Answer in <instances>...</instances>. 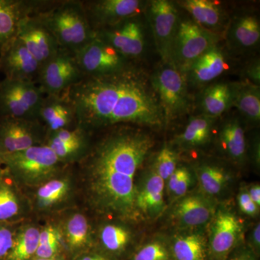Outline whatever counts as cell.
Wrapping results in <instances>:
<instances>
[{"instance_id": "1", "label": "cell", "mask_w": 260, "mask_h": 260, "mask_svg": "<svg viewBox=\"0 0 260 260\" xmlns=\"http://www.w3.org/2000/svg\"><path fill=\"white\" fill-rule=\"evenodd\" d=\"M153 145L151 136L126 125L113 126L90 145L80 160L94 209L126 221L142 218L137 207L136 176Z\"/></svg>"}, {"instance_id": "2", "label": "cell", "mask_w": 260, "mask_h": 260, "mask_svg": "<svg viewBox=\"0 0 260 260\" xmlns=\"http://www.w3.org/2000/svg\"><path fill=\"white\" fill-rule=\"evenodd\" d=\"M64 94L76 126L88 133L129 124L159 127L165 121L150 80L130 61L109 74L84 76Z\"/></svg>"}, {"instance_id": "3", "label": "cell", "mask_w": 260, "mask_h": 260, "mask_svg": "<svg viewBox=\"0 0 260 260\" xmlns=\"http://www.w3.org/2000/svg\"><path fill=\"white\" fill-rule=\"evenodd\" d=\"M32 13L49 29L61 49L75 53L95 37L82 1H40Z\"/></svg>"}, {"instance_id": "4", "label": "cell", "mask_w": 260, "mask_h": 260, "mask_svg": "<svg viewBox=\"0 0 260 260\" xmlns=\"http://www.w3.org/2000/svg\"><path fill=\"white\" fill-rule=\"evenodd\" d=\"M62 164L47 145H36L16 153L5 154L2 165L20 184L39 186L56 177Z\"/></svg>"}, {"instance_id": "5", "label": "cell", "mask_w": 260, "mask_h": 260, "mask_svg": "<svg viewBox=\"0 0 260 260\" xmlns=\"http://www.w3.org/2000/svg\"><path fill=\"white\" fill-rule=\"evenodd\" d=\"M44 95L35 82L5 78L0 81V118L37 119Z\"/></svg>"}, {"instance_id": "6", "label": "cell", "mask_w": 260, "mask_h": 260, "mask_svg": "<svg viewBox=\"0 0 260 260\" xmlns=\"http://www.w3.org/2000/svg\"><path fill=\"white\" fill-rule=\"evenodd\" d=\"M218 37L191 20L180 21L173 44L172 64L183 73L198 58L216 47Z\"/></svg>"}, {"instance_id": "7", "label": "cell", "mask_w": 260, "mask_h": 260, "mask_svg": "<svg viewBox=\"0 0 260 260\" xmlns=\"http://www.w3.org/2000/svg\"><path fill=\"white\" fill-rule=\"evenodd\" d=\"M83 77L74 53L59 48L55 55L41 66L37 84L45 95H59Z\"/></svg>"}, {"instance_id": "8", "label": "cell", "mask_w": 260, "mask_h": 260, "mask_svg": "<svg viewBox=\"0 0 260 260\" xmlns=\"http://www.w3.org/2000/svg\"><path fill=\"white\" fill-rule=\"evenodd\" d=\"M150 83L166 119H174L185 112L188 107L187 83L182 72L167 64L155 72Z\"/></svg>"}, {"instance_id": "9", "label": "cell", "mask_w": 260, "mask_h": 260, "mask_svg": "<svg viewBox=\"0 0 260 260\" xmlns=\"http://www.w3.org/2000/svg\"><path fill=\"white\" fill-rule=\"evenodd\" d=\"M74 54L84 76L109 74L121 70L129 62V59L96 34Z\"/></svg>"}, {"instance_id": "10", "label": "cell", "mask_w": 260, "mask_h": 260, "mask_svg": "<svg viewBox=\"0 0 260 260\" xmlns=\"http://www.w3.org/2000/svg\"><path fill=\"white\" fill-rule=\"evenodd\" d=\"M47 135L37 119L0 118V149L3 155L44 145Z\"/></svg>"}, {"instance_id": "11", "label": "cell", "mask_w": 260, "mask_h": 260, "mask_svg": "<svg viewBox=\"0 0 260 260\" xmlns=\"http://www.w3.org/2000/svg\"><path fill=\"white\" fill-rule=\"evenodd\" d=\"M148 16L155 46L165 64H172L173 44L179 28V13L175 5L168 0H153Z\"/></svg>"}, {"instance_id": "12", "label": "cell", "mask_w": 260, "mask_h": 260, "mask_svg": "<svg viewBox=\"0 0 260 260\" xmlns=\"http://www.w3.org/2000/svg\"><path fill=\"white\" fill-rule=\"evenodd\" d=\"M88 23L94 32L115 26L135 18L145 9L140 0H97L82 1Z\"/></svg>"}, {"instance_id": "13", "label": "cell", "mask_w": 260, "mask_h": 260, "mask_svg": "<svg viewBox=\"0 0 260 260\" xmlns=\"http://www.w3.org/2000/svg\"><path fill=\"white\" fill-rule=\"evenodd\" d=\"M16 37L41 66L55 55L59 49L55 38L34 13L20 21Z\"/></svg>"}, {"instance_id": "14", "label": "cell", "mask_w": 260, "mask_h": 260, "mask_svg": "<svg viewBox=\"0 0 260 260\" xmlns=\"http://www.w3.org/2000/svg\"><path fill=\"white\" fill-rule=\"evenodd\" d=\"M41 65L15 37L0 49V72L8 79L37 83Z\"/></svg>"}, {"instance_id": "15", "label": "cell", "mask_w": 260, "mask_h": 260, "mask_svg": "<svg viewBox=\"0 0 260 260\" xmlns=\"http://www.w3.org/2000/svg\"><path fill=\"white\" fill-rule=\"evenodd\" d=\"M242 233V223L237 217L230 212H219L214 218L208 246L213 260H226L239 244Z\"/></svg>"}, {"instance_id": "16", "label": "cell", "mask_w": 260, "mask_h": 260, "mask_svg": "<svg viewBox=\"0 0 260 260\" xmlns=\"http://www.w3.org/2000/svg\"><path fill=\"white\" fill-rule=\"evenodd\" d=\"M135 18L95 32L129 60L141 55L145 48L143 28Z\"/></svg>"}, {"instance_id": "17", "label": "cell", "mask_w": 260, "mask_h": 260, "mask_svg": "<svg viewBox=\"0 0 260 260\" xmlns=\"http://www.w3.org/2000/svg\"><path fill=\"white\" fill-rule=\"evenodd\" d=\"M37 119L45 128L47 138L59 130L76 126L74 109L64 93L44 95Z\"/></svg>"}, {"instance_id": "18", "label": "cell", "mask_w": 260, "mask_h": 260, "mask_svg": "<svg viewBox=\"0 0 260 260\" xmlns=\"http://www.w3.org/2000/svg\"><path fill=\"white\" fill-rule=\"evenodd\" d=\"M90 133L75 126L59 130L49 135L45 144L61 162L81 159L90 147Z\"/></svg>"}, {"instance_id": "19", "label": "cell", "mask_w": 260, "mask_h": 260, "mask_svg": "<svg viewBox=\"0 0 260 260\" xmlns=\"http://www.w3.org/2000/svg\"><path fill=\"white\" fill-rule=\"evenodd\" d=\"M39 3L0 0V49L16 37L20 21L37 10Z\"/></svg>"}, {"instance_id": "20", "label": "cell", "mask_w": 260, "mask_h": 260, "mask_svg": "<svg viewBox=\"0 0 260 260\" xmlns=\"http://www.w3.org/2000/svg\"><path fill=\"white\" fill-rule=\"evenodd\" d=\"M165 181L159 177L154 169L145 177L138 187L137 207L142 218H156L164 208Z\"/></svg>"}, {"instance_id": "21", "label": "cell", "mask_w": 260, "mask_h": 260, "mask_svg": "<svg viewBox=\"0 0 260 260\" xmlns=\"http://www.w3.org/2000/svg\"><path fill=\"white\" fill-rule=\"evenodd\" d=\"M213 211V205L204 197L191 195L178 203L174 214L183 226L197 227L208 223Z\"/></svg>"}, {"instance_id": "22", "label": "cell", "mask_w": 260, "mask_h": 260, "mask_svg": "<svg viewBox=\"0 0 260 260\" xmlns=\"http://www.w3.org/2000/svg\"><path fill=\"white\" fill-rule=\"evenodd\" d=\"M61 236L64 238L68 250L80 254L87 250L91 244V229L88 219L80 213L70 215L63 223Z\"/></svg>"}, {"instance_id": "23", "label": "cell", "mask_w": 260, "mask_h": 260, "mask_svg": "<svg viewBox=\"0 0 260 260\" xmlns=\"http://www.w3.org/2000/svg\"><path fill=\"white\" fill-rule=\"evenodd\" d=\"M225 65L223 52L215 47L194 61L185 73L193 83L203 85L220 76L225 70Z\"/></svg>"}, {"instance_id": "24", "label": "cell", "mask_w": 260, "mask_h": 260, "mask_svg": "<svg viewBox=\"0 0 260 260\" xmlns=\"http://www.w3.org/2000/svg\"><path fill=\"white\" fill-rule=\"evenodd\" d=\"M181 8L191 15L195 23L214 34L221 27L223 10L218 4L209 0H184L178 2Z\"/></svg>"}, {"instance_id": "25", "label": "cell", "mask_w": 260, "mask_h": 260, "mask_svg": "<svg viewBox=\"0 0 260 260\" xmlns=\"http://www.w3.org/2000/svg\"><path fill=\"white\" fill-rule=\"evenodd\" d=\"M222 151L233 161L242 162L246 155L245 135L240 121L229 119L224 123L218 135Z\"/></svg>"}, {"instance_id": "26", "label": "cell", "mask_w": 260, "mask_h": 260, "mask_svg": "<svg viewBox=\"0 0 260 260\" xmlns=\"http://www.w3.org/2000/svg\"><path fill=\"white\" fill-rule=\"evenodd\" d=\"M232 90V106H234L244 117L252 122L260 120V90L259 85L251 83L234 84Z\"/></svg>"}, {"instance_id": "27", "label": "cell", "mask_w": 260, "mask_h": 260, "mask_svg": "<svg viewBox=\"0 0 260 260\" xmlns=\"http://www.w3.org/2000/svg\"><path fill=\"white\" fill-rule=\"evenodd\" d=\"M229 42L241 49H250L259 42L260 25L254 15H244L233 21L229 30Z\"/></svg>"}, {"instance_id": "28", "label": "cell", "mask_w": 260, "mask_h": 260, "mask_svg": "<svg viewBox=\"0 0 260 260\" xmlns=\"http://www.w3.org/2000/svg\"><path fill=\"white\" fill-rule=\"evenodd\" d=\"M36 202L40 210H50L61 204L71 192V181L68 178L54 177L38 186Z\"/></svg>"}, {"instance_id": "29", "label": "cell", "mask_w": 260, "mask_h": 260, "mask_svg": "<svg viewBox=\"0 0 260 260\" xmlns=\"http://www.w3.org/2000/svg\"><path fill=\"white\" fill-rule=\"evenodd\" d=\"M232 106V90L231 85L218 83L208 87L201 99L203 115L215 118L222 115Z\"/></svg>"}, {"instance_id": "30", "label": "cell", "mask_w": 260, "mask_h": 260, "mask_svg": "<svg viewBox=\"0 0 260 260\" xmlns=\"http://www.w3.org/2000/svg\"><path fill=\"white\" fill-rule=\"evenodd\" d=\"M99 240L106 255L113 258L125 251L131 242V234L123 225L106 224L99 230Z\"/></svg>"}, {"instance_id": "31", "label": "cell", "mask_w": 260, "mask_h": 260, "mask_svg": "<svg viewBox=\"0 0 260 260\" xmlns=\"http://www.w3.org/2000/svg\"><path fill=\"white\" fill-rule=\"evenodd\" d=\"M172 255L176 260H208L204 237L199 234L177 237L173 244Z\"/></svg>"}, {"instance_id": "32", "label": "cell", "mask_w": 260, "mask_h": 260, "mask_svg": "<svg viewBox=\"0 0 260 260\" xmlns=\"http://www.w3.org/2000/svg\"><path fill=\"white\" fill-rule=\"evenodd\" d=\"M40 229L34 225L23 228L15 235L14 244L6 260H31L39 244Z\"/></svg>"}, {"instance_id": "33", "label": "cell", "mask_w": 260, "mask_h": 260, "mask_svg": "<svg viewBox=\"0 0 260 260\" xmlns=\"http://www.w3.org/2000/svg\"><path fill=\"white\" fill-rule=\"evenodd\" d=\"M214 119L203 114L192 118L179 137L181 144L192 148L205 144L211 134Z\"/></svg>"}, {"instance_id": "34", "label": "cell", "mask_w": 260, "mask_h": 260, "mask_svg": "<svg viewBox=\"0 0 260 260\" xmlns=\"http://www.w3.org/2000/svg\"><path fill=\"white\" fill-rule=\"evenodd\" d=\"M198 177L203 190L211 196L220 194L227 185L229 179L223 169L211 165L200 167Z\"/></svg>"}, {"instance_id": "35", "label": "cell", "mask_w": 260, "mask_h": 260, "mask_svg": "<svg viewBox=\"0 0 260 260\" xmlns=\"http://www.w3.org/2000/svg\"><path fill=\"white\" fill-rule=\"evenodd\" d=\"M3 177L0 180V223L18 216L22 210V202L18 191Z\"/></svg>"}, {"instance_id": "36", "label": "cell", "mask_w": 260, "mask_h": 260, "mask_svg": "<svg viewBox=\"0 0 260 260\" xmlns=\"http://www.w3.org/2000/svg\"><path fill=\"white\" fill-rule=\"evenodd\" d=\"M177 153L172 149L164 147L155 159L154 171L162 179L167 181L177 170Z\"/></svg>"}, {"instance_id": "37", "label": "cell", "mask_w": 260, "mask_h": 260, "mask_svg": "<svg viewBox=\"0 0 260 260\" xmlns=\"http://www.w3.org/2000/svg\"><path fill=\"white\" fill-rule=\"evenodd\" d=\"M167 246L160 242H152L142 246L132 260H170Z\"/></svg>"}, {"instance_id": "38", "label": "cell", "mask_w": 260, "mask_h": 260, "mask_svg": "<svg viewBox=\"0 0 260 260\" xmlns=\"http://www.w3.org/2000/svg\"><path fill=\"white\" fill-rule=\"evenodd\" d=\"M15 234L8 225L0 223V260H6L14 244Z\"/></svg>"}, {"instance_id": "39", "label": "cell", "mask_w": 260, "mask_h": 260, "mask_svg": "<svg viewBox=\"0 0 260 260\" xmlns=\"http://www.w3.org/2000/svg\"><path fill=\"white\" fill-rule=\"evenodd\" d=\"M238 205L243 213L249 216H256L259 213V207L251 199L247 191H242L238 195Z\"/></svg>"}, {"instance_id": "40", "label": "cell", "mask_w": 260, "mask_h": 260, "mask_svg": "<svg viewBox=\"0 0 260 260\" xmlns=\"http://www.w3.org/2000/svg\"><path fill=\"white\" fill-rule=\"evenodd\" d=\"M61 249V240L39 245L34 258L49 259V258L57 257L59 256Z\"/></svg>"}, {"instance_id": "41", "label": "cell", "mask_w": 260, "mask_h": 260, "mask_svg": "<svg viewBox=\"0 0 260 260\" xmlns=\"http://www.w3.org/2000/svg\"><path fill=\"white\" fill-rule=\"evenodd\" d=\"M61 236L59 229L52 226V225H47V226L40 230L39 245L61 240Z\"/></svg>"}, {"instance_id": "42", "label": "cell", "mask_w": 260, "mask_h": 260, "mask_svg": "<svg viewBox=\"0 0 260 260\" xmlns=\"http://www.w3.org/2000/svg\"><path fill=\"white\" fill-rule=\"evenodd\" d=\"M191 184V175L189 171L186 173L185 175L181 178V180L178 182L173 195L175 198H179L184 196L187 192L189 186Z\"/></svg>"}, {"instance_id": "43", "label": "cell", "mask_w": 260, "mask_h": 260, "mask_svg": "<svg viewBox=\"0 0 260 260\" xmlns=\"http://www.w3.org/2000/svg\"><path fill=\"white\" fill-rule=\"evenodd\" d=\"M188 169L185 167L177 168L170 177L168 179L167 189L169 193L173 194L174 190H175L176 186H177L178 182L181 180V178L185 175Z\"/></svg>"}, {"instance_id": "44", "label": "cell", "mask_w": 260, "mask_h": 260, "mask_svg": "<svg viewBox=\"0 0 260 260\" xmlns=\"http://www.w3.org/2000/svg\"><path fill=\"white\" fill-rule=\"evenodd\" d=\"M246 74L251 80V83L259 85L260 83V65L259 61L256 60L251 62L246 69Z\"/></svg>"}, {"instance_id": "45", "label": "cell", "mask_w": 260, "mask_h": 260, "mask_svg": "<svg viewBox=\"0 0 260 260\" xmlns=\"http://www.w3.org/2000/svg\"><path fill=\"white\" fill-rule=\"evenodd\" d=\"M226 260H258L257 256L252 251L242 249L237 251H232Z\"/></svg>"}, {"instance_id": "46", "label": "cell", "mask_w": 260, "mask_h": 260, "mask_svg": "<svg viewBox=\"0 0 260 260\" xmlns=\"http://www.w3.org/2000/svg\"><path fill=\"white\" fill-rule=\"evenodd\" d=\"M251 247L252 251L257 256L260 249V224L258 223L253 229L251 237Z\"/></svg>"}, {"instance_id": "47", "label": "cell", "mask_w": 260, "mask_h": 260, "mask_svg": "<svg viewBox=\"0 0 260 260\" xmlns=\"http://www.w3.org/2000/svg\"><path fill=\"white\" fill-rule=\"evenodd\" d=\"M75 260H115L101 253H82Z\"/></svg>"}, {"instance_id": "48", "label": "cell", "mask_w": 260, "mask_h": 260, "mask_svg": "<svg viewBox=\"0 0 260 260\" xmlns=\"http://www.w3.org/2000/svg\"><path fill=\"white\" fill-rule=\"evenodd\" d=\"M248 194L251 199L256 203L258 206H260V186L259 184H254L251 186L247 191Z\"/></svg>"}, {"instance_id": "49", "label": "cell", "mask_w": 260, "mask_h": 260, "mask_svg": "<svg viewBox=\"0 0 260 260\" xmlns=\"http://www.w3.org/2000/svg\"><path fill=\"white\" fill-rule=\"evenodd\" d=\"M31 260H64L61 257V256H57V257L49 258V259H42V258H34Z\"/></svg>"}, {"instance_id": "50", "label": "cell", "mask_w": 260, "mask_h": 260, "mask_svg": "<svg viewBox=\"0 0 260 260\" xmlns=\"http://www.w3.org/2000/svg\"><path fill=\"white\" fill-rule=\"evenodd\" d=\"M3 175H4V172H3V169H2L1 167H0V180H1L2 178H3Z\"/></svg>"}, {"instance_id": "51", "label": "cell", "mask_w": 260, "mask_h": 260, "mask_svg": "<svg viewBox=\"0 0 260 260\" xmlns=\"http://www.w3.org/2000/svg\"><path fill=\"white\" fill-rule=\"evenodd\" d=\"M2 157H3V153H2L1 149H0V167L2 166Z\"/></svg>"}]
</instances>
